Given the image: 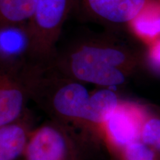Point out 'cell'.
Segmentation results:
<instances>
[{"instance_id": "cell-10", "label": "cell", "mask_w": 160, "mask_h": 160, "mask_svg": "<svg viewBox=\"0 0 160 160\" xmlns=\"http://www.w3.org/2000/svg\"><path fill=\"white\" fill-rule=\"evenodd\" d=\"M144 46L160 37V0H148L128 28Z\"/></svg>"}, {"instance_id": "cell-9", "label": "cell", "mask_w": 160, "mask_h": 160, "mask_svg": "<svg viewBox=\"0 0 160 160\" xmlns=\"http://www.w3.org/2000/svg\"><path fill=\"white\" fill-rule=\"evenodd\" d=\"M122 99L112 88H102L92 92L84 111L81 125L100 133L102 125Z\"/></svg>"}, {"instance_id": "cell-4", "label": "cell", "mask_w": 160, "mask_h": 160, "mask_svg": "<svg viewBox=\"0 0 160 160\" xmlns=\"http://www.w3.org/2000/svg\"><path fill=\"white\" fill-rule=\"evenodd\" d=\"M74 6L75 0H36L33 14L22 31L26 64L50 63Z\"/></svg>"}, {"instance_id": "cell-2", "label": "cell", "mask_w": 160, "mask_h": 160, "mask_svg": "<svg viewBox=\"0 0 160 160\" xmlns=\"http://www.w3.org/2000/svg\"><path fill=\"white\" fill-rule=\"evenodd\" d=\"M21 71L30 101L48 119L81 125L91 95L85 84L61 73L51 64H25Z\"/></svg>"}, {"instance_id": "cell-13", "label": "cell", "mask_w": 160, "mask_h": 160, "mask_svg": "<svg viewBox=\"0 0 160 160\" xmlns=\"http://www.w3.org/2000/svg\"><path fill=\"white\" fill-rule=\"evenodd\" d=\"M113 157L117 160H160L157 152L140 139L125 146Z\"/></svg>"}, {"instance_id": "cell-11", "label": "cell", "mask_w": 160, "mask_h": 160, "mask_svg": "<svg viewBox=\"0 0 160 160\" xmlns=\"http://www.w3.org/2000/svg\"><path fill=\"white\" fill-rule=\"evenodd\" d=\"M36 0H0V33L10 29L23 31L31 19Z\"/></svg>"}, {"instance_id": "cell-3", "label": "cell", "mask_w": 160, "mask_h": 160, "mask_svg": "<svg viewBox=\"0 0 160 160\" xmlns=\"http://www.w3.org/2000/svg\"><path fill=\"white\" fill-rule=\"evenodd\" d=\"M105 149L99 132L48 119L31 132L22 160H99Z\"/></svg>"}, {"instance_id": "cell-8", "label": "cell", "mask_w": 160, "mask_h": 160, "mask_svg": "<svg viewBox=\"0 0 160 160\" xmlns=\"http://www.w3.org/2000/svg\"><path fill=\"white\" fill-rule=\"evenodd\" d=\"M35 127L29 110L19 119L0 127V160H22Z\"/></svg>"}, {"instance_id": "cell-5", "label": "cell", "mask_w": 160, "mask_h": 160, "mask_svg": "<svg viewBox=\"0 0 160 160\" xmlns=\"http://www.w3.org/2000/svg\"><path fill=\"white\" fill-rule=\"evenodd\" d=\"M148 109L142 104L122 100L100 128V133L111 157L140 138Z\"/></svg>"}, {"instance_id": "cell-1", "label": "cell", "mask_w": 160, "mask_h": 160, "mask_svg": "<svg viewBox=\"0 0 160 160\" xmlns=\"http://www.w3.org/2000/svg\"><path fill=\"white\" fill-rule=\"evenodd\" d=\"M145 46L125 31L88 33L57 48L49 64L68 77L100 88L121 86L144 65Z\"/></svg>"}, {"instance_id": "cell-6", "label": "cell", "mask_w": 160, "mask_h": 160, "mask_svg": "<svg viewBox=\"0 0 160 160\" xmlns=\"http://www.w3.org/2000/svg\"><path fill=\"white\" fill-rule=\"evenodd\" d=\"M148 0H75L80 19L106 30L126 31Z\"/></svg>"}, {"instance_id": "cell-14", "label": "cell", "mask_w": 160, "mask_h": 160, "mask_svg": "<svg viewBox=\"0 0 160 160\" xmlns=\"http://www.w3.org/2000/svg\"><path fill=\"white\" fill-rule=\"evenodd\" d=\"M144 65L160 76V37L145 46Z\"/></svg>"}, {"instance_id": "cell-7", "label": "cell", "mask_w": 160, "mask_h": 160, "mask_svg": "<svg viewBox=\"0 0 160 160\" xmlns=\"http://www.w3.org/2000/svg\"><path fill=\"white\" fill-rule=\"evenodd\" d=\"M22 69L0 64V127L22 117L30 101Z\"/></svg>"}, {"instance_id": "cell-12", "label": "cell", "mask_w": 160, "mask_h": 160, "mask_svg": "<svg viewBox=\"0 0 160 160\" xmlns=\"http://www.w3.org/2000/svg\"><path fill=\"white\" fill-rule=\"evenodd\" d=\"M139 139L160 156V117L148 112L142 126Z\"/></svg>"}]
</instances>
